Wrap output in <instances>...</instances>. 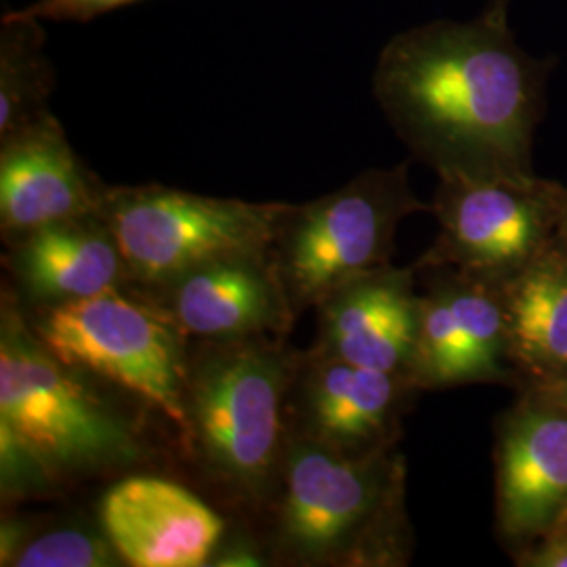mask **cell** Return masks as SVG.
<instances>
[{"label": "cell", "instance_id": "cell-25", "mask_svg": "<svg viewBox=\"0 0 567 567\" xmlns=\"http://www.w3.org/2000/svg\"><path fill=\"white\" fill-rule=\"evenodd\" d=\"M508 4H511V0H489L486 9L494 13H501V16H508Z\"/></svg>", "mask_w": 567, "mask_h": 567}, {"label": "cell", "instance_id": "cell-10", "mask_svg": "<svg viewBox=\"0 0 567 567\" xmlns=\"http://www.w3.org/2000/svg\"><path fill=\"white\" fill-rule=\"evenodd\" d=\"M419 267V265H416ZM421 292V324L410 381L419 391L513 383L507 311L498 286L444 267Z\"/></svg>", "mask_w": 567, "mask_h": 567}, {"label": "cell", "instance_id": "cell-7", "mask_svg": "<svg viewBox=\"0 0 567 567\" xmlns=\"http://www.w3.org/2000/svg\"><path fill=\"white\" fill-rule=\"evenodd\" d=\"M290 204L215 198L164 185L107 187L110 225L131 282L154 290L217 259L271 252Z\"/></svg>", "mask_w": 567, "mask_h": 567}, {"label": "cell", "instance_id": "cell-1", "mask_svg": "<svg viewBox=\"0 0 567 567\" xmlns=\"http://www.w3.org/2000/svg\"><path fill=\"white\" fill-rule=\"evenodd\" d=\"M550 61L517 42L507 16L435 20L391 37L374 68L379 107L440 179L529 177Z\"/></svg>", "mask_w": 567, "mask_h": 567}, {"label": "cell", "instance_id": "cell-23", "mask_svg": "<svg viewBox=\"0 0 567 567\" xmlns=\"http://www.w3.org/2000/svg\"><path fill=\"white\" fill-rule=\"evenodd\" d=\"M210 564H213V566H261L264 561H261V557H259L257 553H252V550L248 548V545L236 543L234 547L221 553L219 557L215 555Z\"/></svg>", "mask_w": 567, "mask_h": 567}, {"label": "cell", "instance_id": "cell-8", "mask_svg": "<svg viewBox=\"0 0 567 567\" xmlns=\"http://www.w3.org/2000/svg\"><path fill=\"white\" fill-rule=\"evenodd\" d=\"M561 183L529 177L440 179L429 210L440 231L419 267L503 286L559 243Z\"/></svg>", "mask_w": 567, "mask_h": 567}, {"label": "cell", "instance_id": "cell-9", "mask_svg": "<svg viewBox=\"0 0 567 567\" xmlns=\"http://www.w3.org/2000/svg\"><path fill=\"white\" fill-rule=\"evenodd\" d=\"M496 529L515 550L567 524V383H526L496 431Z\"/></svg>", "mask_w": 567, "mask_h": 567}, {"label": "cell", "instance_id": "cell-16", "mask_svg": "<svg viewBox=\"0 0 567 567\" xmlns=\"http://www.w3.org/2000/svg\"><path fill=\"white\" fill-rule=\"evenodd\" d=\"M7 244L9 269L23 299L37 307L89 299L131 282L102 213L44 225Z\"/></svg>", "mask_w": 567, "mask_h": 567}, {"label": "cell", "instance_id": "cell-6", "mask_svg": "<svg viewBox=\"0 0 567 567\" xmlns=\"http://www.w3.org/2000/svg\"><path fill=\"white\" fill-rule=\"evenodd\" d=\"M419 210L429 204L412 192L408 164L368 168L322 198L290 204L271 257L295 313L389 265L398 227Z\"/></svg>", "mask_w": 567, "mask_h": 567}, {"label": "cell", "instance_id": "cell-5", "mask_svg": "<svg viewBox=\"0 0 567 567\" xmlns=\"http://www.w3.org/2000/svg\"><path fill=\"white\" fill-rule=\"evenodd\" d=\"M42 344L63 364L121 386L171 421L185 442V377L189 347L161 305L122 288L37 307L28 318Z\"/></svg>", "mask_w": 567, "mask_h": 567}, {"label": "cell", "instance_id": "cell-11", "mask_svg": "<svg viewBox=\"0 0 567 567\" xmlns=\"http://www.w3.org/2000/svg\"><path fill=\"white\" fill-rule=\"evenodd\" d=\"M416 386L404 374L351 364L309 349L297 355L288 426L347 456L395 447Z\"/></svg>", "mask_w": 567, "mask_h": 567}, {"label": "cell", "instance_id": "cell-2", "mask_svg": "<svg viewBox=\"0 0 567 567\" xmlns=\"http://www.w3.org/2000/svg\"><path fill=\"white\" fill-rule=\"evenodd\" d=\"M297 355L284 337L200 341L185 377L183 447L244 505L276 501L288 440V398Z\"/></svg>", "mask_w": 567, "mask_h": 567}, {"label": "cell", "instance_id": "cell-3", "mask_svg": "<svg viewBox=\"0 0 567 567\" xmlns=\"http://www.w3.org/2000/svg\"><path fill=\"white\" fill-rule=\"evenodd\" d=\"M395 447L347 456L288 426L276 494L278 555L295 566H400L410 538Z\"/></svg>", "mask_w": 567, "mask_h": 567}, {"label": "cell", "instance_id": "cell-14", "mask_svg": "<svg viewBox=\"0 0 567 567\" xmlns=\"http://www.w3.org/2000/svg\"><path fill=\"white\" fill-rule=\"evenodd\" d=\"M100 526L133 567H200L221 547L225 522L194 492L163 477L133 475L110 487Z\"/></svg>", "mask_w": 567, "mask_h": 567}, {"label": "cell", "instance_id": "cell-13", "mask_svg": "<svg viewBox=\"0 0 567 567\" xmlns=\"http://www.w3.org/2000/svg\"><path fill=\"white\" fill-rule=\"evenodd\" d=\"M107 196L47 112L0 140V227L4 243L44 225L100 215Z\"/></svg>", "mask_w": 567, "mask_h": 567}, {"label": "cell", "instance_id": "cell-12", "mask_svg": "<svg viewBox=\"0 0 567 567\" xmlns=\"http://www.w3.org/2000/svg\"><path fill=\"white\" fill-rule=\"evenodd\" d=\"M150 299L198 341L286 337L297 320L271 252L194 267L150 290Z\"/></svg>", "mask_w": 567, "mask_h": 567}, {"label": "cell", "instance_id": "cell-15", "mask_svg": "<svg viewBox=\"0 0 567 567\" xmlns=\"http://www.w3.org/2000/svg\"><path fill=\"white\" fill-rule=\"evenodd\" d=\"M416 271L383 265L339 286L316 307L318 337L311 349L408 377L421 324Z\"/></svg>", "mask_w": 567, "mask_h": 567}, {"label": "cell", "instance_id": "cell-19", "mask_svg": "<svg viewBox=\"0 0 567 567\" xmlns=\"http://www.w3.org/2000/svg\"><path fill=\"white\" fill-rule=\"evenodd\" d=\"M102 526H58L30 534L11 566L18 567H114L121 566Z\"/></svg>", "mask_w": 567, "mask_h": 567}, {"label": "cell", "instance_id": "cell-22", "mask_svg": "<svg viewBox=\"0 0 567 567\" xmlns=\"http://www.w3.org/2000/svg\"><path fill=\"white\" fill-rule=\"evenodd\" d=\"M515 566L567 567V524L513 553Z\"/></svg>", "mask_w": 567, "mask_h": 567}, {"label": "cell", "instance_id": "cell-21", "mask_svg": "<svg viewBox=\"0 0 567 567\" xmlns=\"http://www.w3.org/2000/svg\"><path fill=\"white\" fill-rule=\"evenodd\" d=\"M135 2L142 0H37L20 11L41 21H91Z\"/></svg>", "mask_w": 567, "mask_h": 567}, {"label": "cell", "instance_id": "cell-17", "mask_svg": "<svg viewBox=\"0 0 567 567\" xmlns=\"http://www.w3.org/2000/svg\"><path fill=\"white\" fill-rule=\"evenodd\" d=\"M511 364L526 383H567V250L553 244L501 286Z\"/></svg>", "mask_w": 567, "mask_h": 567}, {"label": "cell", "instance_id": "cell-4", "mask_svg": "<svg viewBox=\"0 0 567 567\" xmlns=\"http://www.w3.org/2000/svg\"><path fill=\"white\" fill-rule=\"evenodd\" d=\"M37 337L16 295L0 309V423L49 475H97L145 461L135 425Z\"/></svg>", "mask_w": 567, "mask_h": 567}, {"label": "cell", "instance_id": "cell-18", "mask_svg": "<svg viewBox=\"0 0 567 567\" xmlns=\"http://www.w3.org/2000/svg\"><path fill=\"white\" fill-rule=\"evenodd\" d=\"M55 70L42 21L9 11L0 28V140L49 112Z\"/></svg>", "mask_w": 567, "mask_h": 567}, {"label": "cell", "instance_id": "cell-24", "mask_svg": "<svg viewBox=\"0 0 567 567\" xmlns=\"http://www.w3.org/2000/svg\"><path fill=\"white\" fill-rule=\"evenodd\" d=\"M557 238H559V244L567 250V185L566 189H564V204H561V219H559V234H557Z\"/></svg>", "mask_w": 567, "mask_h": 567}, {"label": "cell", "instance_id": "cell-20", "mask_svg": "<svg viewBox=\"0 0 567 567\" xmlns=\"http://www.w3.org/2000/svg\"><path fill=\"white\" fill-rule=\"evenodd\" d=\"M0 465H2V496H25L32 489H44L55 482L37 456L21 444L13 431L0 423Z\"/></svg>", "mask_w": 567, "mask_h": 567}]
</instances>
